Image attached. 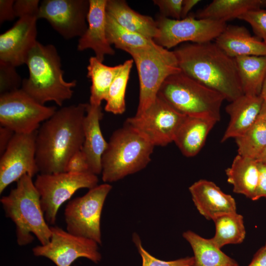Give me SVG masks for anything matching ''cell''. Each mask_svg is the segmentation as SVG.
Listing matches in <instances>:
<instances>
[{
	"instance_id": "4dcf8cb0",
	"label": "cell",
	"mask_w": 266,
	"mask_h": 266,
	"mask_svg": "<svg viewBox=\"0 0 266 266\" xmlns=\"http://www.w3.org/2000/svg\"><path fill=\"white\" fill-rule=\"evenodd\" d=\"M238 154L256 160L266 147V123L259 116L241 135L235 138Z\"/></svg>"
},
{
	"instance_id": "f546056e",
	"label": "cell",
	"mask_w": 266,
	"mask_h": 266,
	"mask_svg": "<svg viewBox=\"0 0 266 266\" xmlns=\"http://www.w3.org/2000/svg\"><path fill=\"white\" fill-rule=\"evenodd\" d=\"M106 31L110 44L129 54L150 47L155 43L153 39L122 27L107 13Z\"/></svg>"
},
{
	"instance_id": "d4e9b609",
	"label": "cell",
	"mask_w": 266,
	"mask_h": 266,
	"mask_svg": "<svg viewBox=\"0 0 266 266\" xmlns=\"http://www.w3.org/2000/svg\"><path fill=\"white\" fill-rule=\"evenodd\" d=\"M266 7V0H214L195 14L197 19L226 22L247 11Z\"/></svg>"
},
{
	"instance_id": "bcb514c9",
	"label": "cell",
	"mask_w": 266,
	"mask_h": 266,
	"mask_svg": "<svg viewBox=\"0 0 266 266\" xmlns=\"http://www.w3.org/2000/svg\"><path fill=\"white\" fill-rule=\"evenodd\" d=\"M261 96L263 98L264 100H266V76L263 83Z\"/></svg>"
},
{
	"instance_id": "836d02e7",
	"label": "cell",
	"mask_w": 266,
	"mask_h": 266,
	"mask_svg": "<svg viewBox=\"0 0 266 266\" xmlns=\"http://www.w3.org/2000/svg\"><path fill=\"white\" fill-rule=\"evenodd\" d=\"M15 66L0 62V93L1 94L19 89L22 80Z\"/></svg>"
},
{
	"instance_id": "7bdbcfd3",
	"label": "cell",
	"mask_w": 266,
	"mask_h": 266,
	"mask_svg": "<svg viewBox=\"0 0 266 266\" xmlns=\"http://www.w3.org/2000/svg\"><path fill=\"white\" fill-rule=\"evenodd\" d=\"M199 0H183L181 8V19L187 17L190 11L199 2Z\"/></svg>"
},
{
	"instance_id": "d6a6232c",
	"label": "cell",
	"mask_w": 266,
	"mask_h": 266,
	"mask_svg": "<svg viewBox=\"0 0 266 266\" xmlns=\"http://www.w3.org/2000/svg\"><path fill=\"white\" fill-rule=\"evenodd\" d=\"M133 241L135 244L142 260V266H193V257H186L171 261H164L155 258L142 246L139 236L135 233L133 235Z\"/></svg>"
},
{
	"instance_id": "e0dca14e",
	"label": "cell",
	"mask_w": 266,
	"mask_h": 266,
	"mask_svg": "<svg viewBox=\"0 0 266 266\" xmlns=\"http://www.w3.org/2000/svg\"><path fill=\"white\" fill-rule=\"evenodd\" d=\"M88 28L78 40L77 50L87 49L94 51L95 57L102 62L105 55H113L115 51L106 35V6L107 0H89Z\"/></svg>"
},
{
	"instance_id": "f1b7e54d",
	"label": "cell",
	"mask_w": 266,
	"mask_h": 266,
	"mask_svg": "<svg viewBox=\"0 0 266 266\" xmlns=\"http://www.w3.org/2000/svg\"><path fill=\"white\" fill-rule=\"evenodd\" d=\"M213 221L215 226L212 242L221 249L228 244H238L244 240L246 231L243 217L237 212L224 213L215 217Z\"/></svg>"
},
{
	"instance_id": "d590c367",
	"label": "cell",
	"mask_w": 266,
	"mask_h": 266,
	"mask_svg": "<svg viewBox=\"0 0 266 266\" xmlns=\"http://www.w3.org/2000/svg\"><path fill=\"white\" fill-rule=\"evenodd\" d=\"M183 0H154L159 9L160 16L172 19H181Z\"/></svg>"
},
{
	"instance_id": "8992f818",
	"label": "cell",
	"mask_w": 266,
	"mask_h": 266,
	"mask_svg": "<svg viewBox=\"0 0 266 266\" xmlns=\"http://www.w3.org/2000/svg\"><path fill=\"white\" fill-rule=\"evenodd\" d=\"M157 96L180 113L191 117L221 119L225 97L219 92L182 71L171 75L163 82Z\"/></svg>"
},
{
	"instance_id": "5bb4252c",
	"label": "cell",
	"mask_w": 266,
	"mask_h": 266,
	"mask_svg": "<svg viewBox=\"0 0 266 266\" xmlns=\"http://www.w3.org/2000/svg\"><path fill=\"white\" fill-rule=\"evenodd\" d=\"M36 131L29 133H15L0 156V194L24 175L33 177L39 172L35 160Z\"/></svg>"
},
{
	"instance_id": "2e32d148",
	"label": "cell",
	"mask_w": 266,
	"mask_h": 266,
	"mask_svg": "<svg viewBox=\"0 0 266 266\" xmlns=\"http://www.w3.org/2000/svg\"><path fill=\"white\" fill-rule=\"evenodd\" d=\"M37 16L23 14L10 29L0 35V62L15 67L26 64L37 40Z\"/></svg>"
},
{
	"instance_id": "ffe728a7",
	"label": "cell",
	"mask_w": 266,
	"mask_h": 266,
	"mask_svg": "<svg viewBox=\"0 0 266 266\" xmlns=\"http://www.w3.org/2000/svg\"><path fill=\"white\" fill-rule=\"evenodd\" d=\"M217 45L230 57L266 56V43L253 36L244 26L227 25L215 39Z\"/></svg>"
},
{
	"instance_id": "ba28073f",
	"label": "cell",
	"mask_w": 266,
	"mask_h": 266,
	"mask_svg": "<svg viewBox=\"0 0 266 266\" xmlns=\"http://www.w3.org/2000/svg\"><path fill=\"white\" fill-rule=\"evenodd\" d=\"M97 175L90 172H61L40 173L34 185L39 194L45 219L48 225H54L60 207L78 190L92 189L98 185Z\"/></svg>"
},
{
	"instance_id": "6da1fadb",
	"label": "cell",
	"mask_w": 266,
	"mask_h": 266,
	"mask_svg": "<svg viewBox=\"0 0 266 266\" xmlns=\"http://www.w3.org/2000/svg\"><path fill=\"white\" fill-rule=\"evenodd\" d=\"M87 105L80 103L62 107L40 125L35 139V160L40 173L65 172L70 158L81 149Z\"/></svg>"
},
{
	"instance_id": "52a82bcc",
	"label": "cell",
	"mask_w": 266,
	"mask_h": 266,
	"mask_svg": "<svg viewBox=\"0 0 266 266\" xmlns=\"http://www.w3.org/2000/svg\"><path fill=\"white\" fill-rule=\"evenodd\" d=\"M139 82V102L135 115L144 112L155 100L164 81L180 72L177 58L170 51L155 43L146 48L131 52Z\"/></svg>"
},
{
	"instance_id": "5b68a950",
	"label": "cell",
	"mask_w": 266,
	"mask_h": 266,
	"mask_svg": "<svg viewBox=\"0 0 266 266\" xmlns=\"http://www.w3.org/2000/svg\"><path fill=\"white\" fill-rule=\"evenodd\" d=\"M155 146L131 126L124 124L114 131L101 159L102 179L118 181L145 168Z\"/></svg>"
},
{
	"instance_id": "7dc6e473",
	"label": "cell",
	"mask_w": 266,
	"mask_h": 266,
	"mask_svg": "<svg viewBox=\"0 0 266 266\" xmlns=\"http://www.w3.org/2000/svg\"><path fill=\"white\" fill-rule=\"evenodd\" d=\"M265 246H266V243H265Z\"/></svg>"
},
{
	"instance_id": "83f0119b",
	"label": "cell",
	"mask_w": 266,
	"mask_h": 266,
	"mask_svg": "<svg viewBox=\"0 0 266 266\" xmlns=\"http://www.w3.org/2000/svg\"><path fill=\"white\" fill-rule=\"evenodd\" d=\"M122 65L108 66L95 56L90 58L87 66V76L92 82L90 104L101 106L102 101L106 100L109 89Z\"/></svg>"
},
{
	"instance_id": "1f68e13d",
	"label": "cell",
	"mask_w": 266,
	"mask_h": 266,
	"mask_svg": "<svg viewBox=\"0 0 266 266\" xmlns=\"http://www.w3.org/2000/svg\"><path fill=\"white\" fill-rule=\"evenodd\" d=\"M133 62V59L126 61L113 80L105 100L106 111L114 114H121L125 111L126 88Z\"/></svg>"
},
{
	"instance_id": "d6986e66",
	"label": "cell",
	"mask_w": 266,
	"mask_h": 266,
	"mask_svg": "<svg viewBox=\"0 0 266 266\" xmlns=\"http://www.w3.org/2000/svg\"><path fill=\"white\" fill-rule=\"evenodd\" d=\"M103 117L101 106L88 103L83 120L84 139L81 151L84 154L91 173H101V159L108 142L102 134L100 121Z\"/></svg>"
},
{
	"instance_id": "8fae6325",
	"label": "cell",
	"mask_w": 266,
	"mask_h": 266,
	"mask_svg": "<svg viewBox=\"0 0 266 266\" xmlns=\"http://www.w3.org/2000/svg\"><path fill=\"white\" fill-rule=\"evenodd\" d=\"M186 116L157 96L144 112L127 118L125 124L142 134L155 146H164L174 141Z\"/></svg>"
},
{
	"instance_id": "f6af8a7d",
	"label": "cell",
	"mask_w": 266,
	"mask_h": 266,
	"mask_svg": "<svg viewBox=\"0 0 266 266\" xmlns=\"http://www.w3.org/2000/svg\"><path fill=\"white\" fill-rule=\"evenodd\" d=\"M256 161L258 162H260L266 164V147L261 153L259 156L257 158Z\"/></svg>"
},
{
	"instance_id": "7a4b0ae2",
	"label": "cell",
	"mask_w": 266,
	"mask_h": 266,
	"mask_svg": "<svg viewBox=\"0 0 266 266\" xmlns=\"http://www.w3.org/2000/svg\"><path fill=\"white\" fill-rule=\"evenodd\" d=\"M173 52L181 71L219 92L230 102L243 95L234 58L212 41L187 42Z\"/></svg>"
},
{
	"instance_id": "484cf974",
	"label": "cell",
	"mask_w": 266,
	"mask_h": 266,
	"mask_svg": "<svg viewBox=\"0 0 266 266\" xmlns=\"http://www.w3.org/2000/svg\"><path fill=\"white\" fill-rule=\"evenodd\" d=\"M182 236L193 250V266H239L235 260L222 251L210 239L190 230L184 232Z\"/></svg>"
},
{
	"instance_id": "60d3db41",
	"label": "cell",
	"mask_w": 266,
	"mask_h": 266,
	"mask_svg": "<svg viewBox=\"0 0 266 266\" xmlns=\"http://www.w3.org/2000/svg\"><path fill=\"white\" fill-rule=\"evenodd\" d=\"M14 132L10 129L0 126V154L4 153L10 143Z\"/></svg>"
},
{
	"instance_id": "ee69618b",
	"label": "cell",
	"mask_w": 266,
	"mask_h": 266,
	"mask_svg": "<svg viewBox=\"0 0 266 266\" xmlns=\"http://www.w3.org/2000/svg\"><path fill=\"white\" fill-rule=\"evenodd\" d=\"M259 116L263 119L266 123V100H264Z\"/></svg>"
},
{
	"instance_id": "e575fe53",
	"label": "cell",
	"mask_w": 266,
	"mask_h": 266,
	"mask_svg": "<svg viewBox=\"0 0 266 266\" xmlns=\"http://www.w3.org/2000/svg\"><path fill=\"white\" fill-rule=\"evenodd\" d=\"M238 19L249 23L257 37L266 43V9L250 10L241 15Z\"/></svg>"
},
{
	"instance_id": "9a60e30c",
	"label": "cell",
	"mask_w": 266,
	"mask_h": 266,
	"mask_svg": "<svg viewBox=\"0 0 266 266\" xmlns=\"http://www.w3.org/2000/svg\"><path fill=\"white\" fill-rule=\"evenodd\" d=\"M88 0H44L37 18L47 20L64 38L82 36L88 28Z\"/></svg>"
},
{
	"instance_id": "b9f144b4",
	"label": "cell",
	"mask_w": 266,
	"mask_h": 266,
	"mask_svg": "<svg viewBox=\"0 0 266 266\" xmlns=\"http://www.w3.org/2000/svg\"><path fill=\"white\" fill-rule=\"evenodd\" d=\"M248 266H266V246L259 249Z\"/></svg>"
},
{
	"instance_id": "277c9868",
	"label": "cell",
	"mask_w": 266,
	"mask_h": 266,
	"mask_svg": "<svg viewBox=\"0 0 266 266\" xmlns=\"http://www.w3.org/2000/svg\"><path fill=\"white\" fill-rule=\"evenodd\" d=\"M16 183L15 188L2 196L0 202L5 217L15 225L17 244L22 246L31 244L34 239L33 234L41 245L46 244L51 231L45 219L33 177L26 174Z\"/></svg>"
},
{
	"instance_id": "ab89813d",
	"label": "cell",
	"mask_w": 266,
	"mask_h": 266,
	"mask_svg": "<svg viewBox=\"0 0 266 266\" xmlns=\"http://www.w3.org/2000/svg\"><path fill=\"white\" fill-rule=\"evenodd\" d=\"M15 0H0V24L7 21H11L16 17L14 8Z\"/></svg>"
},
{
	"instance_id": "3957f363",
	"label": "cell",
	"mask_w": 266,
	"mask_h": 266,
	"mask_svg": "<svg viewBox=\"0 0 266 266\" xmlns=\"http://www.w3.org/2000/svg\"><path fill=\"white\" fill-rule=\"evenodd\" d=\"M26 64L29 75L22 80L21 89L35 101L42 105L54 101L61 106L72 97L77 81L64 80L61 58L54 45L37 41Z\"/></svg>"
},
{
	"instance_id": "ac0fdd59",
	"label": "cell",
	"mask_w": 266,
	"mask_h": 266,
	"mask_svg": "<svg viewBox=\"0 0 266 266\" xmlns=\"http://www.w3.org/2000/svg\"><path fill=\"white\" fill-rule=\"evenodd\" d=\"M199 212L208 220L224 213L236 212L234 199L222 191L213 182L200 179L189 188Z\"/></svg>"
},
{
	"instance_id": "8d00e7d4",
	"label": "cell",
	"mask_w": 266,
	"mask_h": 266,
	"mask_svg": "<svg viewBox=\"0 0 266 266\" xmlns=\"http://www.w3.org/2000/svg\"><path fill=\"white\" fill-rule=\"evenodd\" d=\"M65 172H90L87 160L81 150L76 152L70 158L66 165Z\"/></svg>"
},
{
	"instance_id": "7c38bea8",
	"label": "cell",
	"mask_w": 266,
	"mask_h": 266,
	"mask_svg": "<svg viewBox=\"0 0 266 266\" xmlns=\"http://www.w3.org/2000/svg\"><path fill=\"white\" fill-rule=\"evenodd\" d=\"M157 22L160 34L154 41L167 49L183 42L202 43L215 40L227 25L226 22L195 16L175 20L159 16Z\"/></svg>"
},
{
	"instance_id": "f35d334b",
	"label": "cell",
	"mask_w": 266,
	"mask_h": 266,
	"mask_svg": "<svg viewBox=\"0 0 266 266\" xmlns=\"http://www.w3.org/2000/svg\"><path fill=\"white\" fill-rule=\"evenodd\" d=\"M258 166L259 178L254 195L251 200L253 201L262 198L266 199V164L258 162Z\"/></svg>"
},
{
	"instance_id": "4316f807",
	"label": "cell",
	"mask_w": 266,
	"mask_h": 266,
	"mask_svg": "<svg viewBox=\"0 0 266 266\" xmlns=\"http://www.w3.org/2000/svg\"><path fill=\"white\" fill-rule=\"evenodd\" d=\"M234 59L243 94L260 96L266 76V56H244Z\"/></svg>"
},
{
	"instance_id": "74e56055",
	"label": "cell",
	"mask_w": 266,
	"mask_h": 266,
	"mask_svg": "<svg viewBox=\"0 0 266 266\" xmlns=\"http://www.w3.org/2000/svg\"><path fill=\"white\" fill-rule=\"evenodd\" d=\"M39 0H17L15 1L14 8L16 17L23 14L38 15Z\"/></svg>"
},
{
	"instance_id": "7402d4cb",
	"label": "cell",
	"mask_w": 266,
	"mask_h": 266,
	"mask_svg": "<svg viewBox=\"0 0 266 266\" xmlns=\"http://www.w3.org/2000/svg\"><path fill=\"white\" fill-rule=\"evenodd\" d=\"M217 122L209 119L186 116L179 128L174 142L186 157L196 155Z\"/></svg>"
},
{
	"instance_id": "603a6c76",
	"label": "cell",
	"mask_w": 266,
	"mask_h": 266,
	"mask_svg": "<svg viewBox=\"0 0 266 266\" xmlns=\"http://www.w3.org/2000/svg\"><path fill=\"white\" fill-rule=\"evenodd\" d=\"M106 11L118 23L128 30L154 40L160 36L157 21L136 12L125 0H107Z\"/></svg>"
},
{
	"instance_id": "9c48e42d",
	"label": "cell",
	"mask_w": 266,
	"mask_h": 266,
	"mask_svg": "<svg viewBox=\"0 0 266 266\" xmlns=\"http://www.w3.org/2000/svg\"><path fill=\"white\" fill-rule=\"evenodd\" d=\"M108 183L98 185L81 197L70 200L64 216L66 231L102 243L100 220L103 206L112 189Z\"/></svg>"
},
{
	"instance_id": "cb8c5ba5",
	"label": "cell",
	"mask_w": 266,
	"mask_h": 266,
	"mask_svg": "<svg viewBox=\"0 0 266 266\" xmlns=\"http://www.w3.org/2000/svg\"><path fill=\"white\" fill-rule=\"evenodd\" d=\"M225 171L227 181L233 185V192L252 200L259 178L258 162L256 160L238 154Z\"/></svg>"
},
{
	"instance_id": "30bf717a",
	"label": "cell",
	"mask_w": 266,
	"mask_h": 266,
	"mask_svg": "<svg viewBox=\"0 0 266 266\" xmlns=\"http://www.w3.org/2000/svg\"><path fill=\"white\" fill-rule=\"evenodd\" d=\"M55 106H46L35 101L21 88L0 95V124L16 133H29L37 130L40 123L56 111Z\"/></svg>"
},
{
	"instance_id": "44dd1931",
	"label": "cell",
	"mask_w": 266,
	"mask_h": 266,
	"mask_svg": "<svg viewBox=\"0 0 266 266\" xmlns=\"http://www.w3.org/2000/svg\"><path fill=\"white\" fill-rule=\"evenodd\" d=\"M263 102L261 95L252 96L244 94L230 102L226 107L230 120L221 142L243 134L257 120Z\"/></svg>"
},
{
	"instance_id": "4fadbf2b",
	"label": "cell",
	"mask_w": 266,
	"mask_h": 266,
	"mask_svg": "<svg viewBox=\"0 0 266 266\" xmlns=\"http://www.w3.org/2000/svg\"><path fill=\"white\" fill-rule=\"evenodd\" d=\"M51 236L45 245L32 249L36 257H43L56 266H70L79 258H86L95 264L101 260L99 244L86 237L74 235L58 226H51Z\"/></svg>"
}]
</instances>
